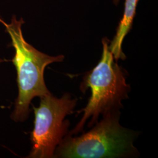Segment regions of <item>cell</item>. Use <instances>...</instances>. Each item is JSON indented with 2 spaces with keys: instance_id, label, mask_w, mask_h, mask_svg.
<instances>
[{
  "instance_id": "obj_1",
  "label": "cell",
  "mask_w": 158,
  "mask_h": 158,
  "mask_svg": "<svg viewBox=\"0 0 158 158\" xmlns=\"http://www.w3.org/2000/svg\"><path fill=\"white\" fill-rule=\"evenodd\" d=\"M0 22L5 26L15 50L12 62L17 70L18 94L11 118L16 122H23L28 117L29 106L33 98L51 93L45 82V68L52 63L62 62L64 56L62 55L49 56L28 44L23 36V18L17 20L16 16L13 15L10 23H4L1 19Z\"/></svg>"
},
{
  "instance_id": "obj_2",
  "label": "cell",
  "mask_w": 158,
  "mask_h": 158,
  "mask_svg": "<svg viewBox=\"0 0 158 158\" xmlns=\"http://www.w3.org/2000/svg\"><path fill=\"white\" fill-rule=\"evenodd\" d=\"M110 40L106 37L102 40V58L96 67L85 74L81 83V91L90 89V98L85 107L77 111L83 113L79 123L69 134L76 135L83 131L86 122L91 127L98 121L100 115L119 111L122 101L128 97L130 85L126 82L124 69L115 60L109 49Z\"/></svg>"
},
{
  "instance_id": "obj_3",
  "label": "cell",
  "mask_w": 158,
  "mask_h": 158,
  "mask_svg": "<svg viewBox=\"0 0 158 158\" xmlns=\"http://www.w3.org/2000/svg\"><path fill=\"white\" fill-rule=\"evenodd\" d=\"M119 111L103 114L89 132L80 136H66L57 147L55 157L66 158H127L136 156L135 133L119 123Z\"/></svg>"
},
{
  "instance_id": "obj_4",
  "label": "cell",
  "mask_w": 158,
  "mask_h": 158,
  "mask_svg": "<svg viewBox=\"0 0 158 158\" xmlns=\"http://www.w3.org/2000/svg\"><path fill=\"white\" fill-rule=\"evenodd\" d=\"M40 98V106H33L34 127L28 158H54L57 147L68 134L70 123L64 118L73 113L77 99L69 93L60 98L50 93Z\"/></svg>"
},
{
  "instance_id": "obj_5",
  "label": "cell",
  "mask_w": 158,
  "mask_h": 158,
  "mask_svg": "<svg viewBox=\"0 0 158 158\" xmlns=\"http://www.w3.org/2000/svg\"><path fill=\"white\" fill-rule=\"evenodd\" d=\"M139 0H125L123 16L119 23L116 34L113 40L110 42L109 49L116 62L119 59H126L122 46L126 35L132 27L135 16L136 9Z\"/></svg>"
},
{
  "instance_id": "obj_6",
  "label": "cell",
  "mask_w": 158,
  "mask_h": 158,
  "mask_svg": "<svg viewBox=\"0 0 158 158\" xmlns=\"http://www.w3.org/2000/svg\"><path fill=\"white\" fill-rule=\"evenodd\" d=\"M119 2V0H113V3L115 6H117Z\"/></svg>"
}]
</instances>
